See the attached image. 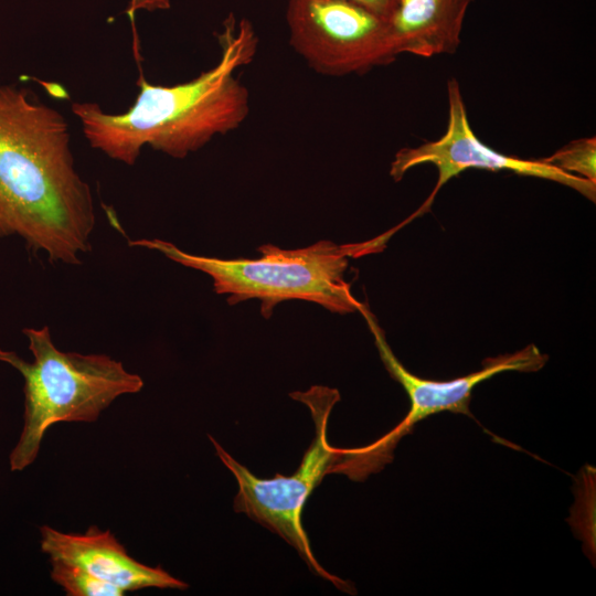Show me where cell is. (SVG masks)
<instances>
[{
	"mask_svg": "<svg viewBox=\"0 0 596 596\" xmlns=\"http://www.w3.org/2000/svg\"><path fill=\"white\" fill-rule=\"evenodd\" d=\"M94 227L65 118L30 89L0 83V236H20L51 263L78 265Z\"/></svg>",
	"mask_w": 596,
	"mask_h": 596,
	"instance_id": "obj_1",
	"label": "cell"
},
{
	"mask_svg": "<svg viewBox=\"0 0 596 596\" xmlns=\"http://www.w3.org/2000/svg\"><path fill=\"white\" fill-rule=\"evenodd\" d=\"M219 41V62L189 82L153 85L140 74L138 96L123 114H107L96 103H73L89 145L132 166L146 145L184 158L213 137L238 128L248 115L249 95L235 72L253 61L258 41L253 25L232 14Z\"/></svg>",
	"mask_w": 596,
	"mask_h": 596,
	"instance_id": "obj_2",
	"label": "cell"
},
{
	"mask_svg": "<svg viewBox=\"0 0 596 596\" xmlns=\"http://www.w3.org/2000/svg\"><path fill=\"white\" fill-rule=\"evenodd\" d=\"M34 360L0 349V361L17 369L24 379V425L12 449V471H21L36 458L46 430L61 422H95L117 397L138 393L142 379L106 354H82L58 350L47 326L25 328Z\"/></svg>",
	"mask_w": 596,
	"mask_h": 596,
	"instance_id": "obj_3",
	"label": "cell"
},
{
	"mask_svg": "<svg viewBox=\"0 0 596 596\" xmlns=\"http://www.w3.org/2000/svg\"><path fill=\"white\" fill-rule=\"evenodd\" d=\"M129 245L159 251L173 262L207 274L215 292L227 295L230 305L252 298L260 300L265 318L272 316L277 304L291 299L316 302L338 313L358 311L362 305L344 279L347 257L362 255L360 243L337 245L320 241L297 249L266 244L258 247L262 255L254 259L189 254L158 238L130 241Z\"/></svg>",
	"mask_w": 596,
	"mask_h": 596,
	"instance_id": "obj_4",
	"label": "cell"
},
{
	"mask_svg": "<svg viewBox=\"0 0 596 596\" xmlns=\"http://www.w3.org/2000/svg\"><path fill=\"white\" fill-rule=\"evenodd\" d=\"M291 396L309 407L316 434L299 468L290 476L277 475L272 479H260L236 461L213 437H209L216 455L237 481L234 510L277 533L298 552L315 574L344 589L347 584L329 574L317 562L301 524L305 503L342 453V449L331 447L327 439L328 418L340 395L334 389L313 386L307 392L292 393Z\"/></svg>",
	"mask_w": 596,
	"mask_h": 596,
	"instance_id": "obj_5",
	"label": "cell"
},
{
	"mask_svg": "<svg viewBox=\"0 0 596 596\" xmlns=\"http://www.w3.org/2000/svg\"><path fill=\"white\" fill-rule=\"evenodd\" d=\"M291 47L316 72L363 74L398 55L385 19L347 0H288Z\"/></svg>",
	"mask_w": 596,
	"mask_h": 596,
	"instance_id": "obj_6",
	"label": "cell"
},
{
	"mask_svg": "<svg viewBox=\"0 0 596 596\" xmlns=\"http://www.w3.org/2000/svg\"><path fill=\"white\" fill-rule=\"evenodd\" d=\"M371 330L385 369L407 393L411 408L404 419L389 434L370 446L353 449V460L366 475L379 469L391 459L398 440L409 434L414 426L430 415L449 411L471 416L469 404L475 386L496 374L507 371L535 372L542 369L549 356L534 344L514 353L501 354L483 360L479 371L449 381H435L414 375L398 361L390 348L385 333L374 315L362 302L359 310Z\"/></svg>",
	"mask_w": 596,
	"mask_h": 596,
	"instance_id": "obj_7",
	"label": "cell"
},
{
	"mask_svg": "<svg viewBox=\"0 0 596 596\" xmlns=\"http://www.w3.org/2000/svg\"><path fill=\"white\" fill-rule=\"evenodd\" d=\"M447 97L448 123L445 134L437 140L400 149L391 162L390 175L394 181H400L409 169L424 163L435 166L438 172L430 195L409 220L428 211L438 191L467 169L505 170L550 180L595 202L596 182L564 172L541 159L529 160L501 153L480 141L471 129L460 87L455 78L448 81Z\"/></svg>",
	"mask_w": 596,
	"mask_h": 596,
	"instance_id": "obj_8",
	"label": "cell"
},
{
	"mask_svg": "<svg viewBox=\"0 0 596 596\" xmlns=\"http://www.w3.org/2000/svg\"><path fill=\"white\" fill-rule=\"evenodd\" d=\"M40 534L41 550L49 558L75 564L124 593L188 587L161 566H149L131 557L109 530L102 531L92 525L84 533H64L43 525Z\"/></svg>",
	"mask_w": 596,
	"mask_h": 596,
	"instance_id": "obj_9",
	"label": "cell"
},
{
	"mask_svg": "<svg viewBox=\"0 0 596 596\" xmlns=\"http://www.w3.org/2000/svg\"><path fill=\"white\" fill-rule=\"evenodd\" d=\"M472 0H396L386 19L397 54H451Z\"/></svg>",
	"mask_w": 596,
	"mask_h": 596,
	"instance_id": "obj_10",
	"label": "cell"
},
{
	"mask_svg": "<svg viewBox=\"0 0 596 596\" xmlns=\"http://www.w3.org/2000/svg\"><path fill=\"white\" fill-rule=\"evenodd\" d=\"M51 564V578L61 586L67 596H123L125 593L116 586L108 584L86 570L58 560L49 558Z\"/></svg>",
	"mask_w": 596,
	"mask_h": 596,
	"instance_id": "obj_11",
	"label": "cell"
},
{
	"mask_svg": "<svg viewBox=\"0 0 596 596\" xmlns=\"http://www.w3.org/2000/svg\"><path fill=\"white\" fill-rule=\"evenodd\" d=\"M541 160L564 172L596 182L595 137L572 140L550 157Z\"/></svg>",
	"mask_w": 596,
	"mask_h": 596,
	"instance_id": "obj_12",
	"label": "cell"
},
{
	"mask_svg": "<svg viewBox=\"0 0 596 596\" xmlns=\"http://www.w3.org/2000/svg\"><path fill=\"white\" fill-rule=\"evenodd\" d=\"M359 4L383 19H387L396 0H347Z\"/></svg>",
	"mask_w": 596,
	"mask_h": 596,
	"instance_id": "obj_13",
	"label": "cell"
},
{
	"mask_svg": "<svg viewBox=\"0 0 596 596\" xmlns=\"http://www.w3.org/2000/svg\"><path fill=\"white\" fill-rule=\"evenodd\" d=\"M170 7L169 0H129L127 13L134 21V14L138 10H163Z\"/></svg>",
	"mask_w": 596,
	"mask_h": 596,
	"instance_id": "obj_14",
	"label": "cell"
}]
</instances>
